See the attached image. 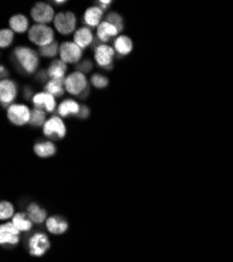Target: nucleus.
I'll list each match as a JSON object with an SVG mask.
<instances>
[{
    "label": "nucleus",
    "instance_id": "2",
    "mask_svg": "<svg viewBox=\"0 0 233 262\" xmlns=\"http://www.w3.org/2000/svg\"><path fill=\"white\" fill-rule=\"evenodd\" d=\"M30 40L43 48L53 42V31L44 24L33 25L29 31Z\"/></svg>",
    "mask_w": 233,
    "mask_h": 262
},
{
    "label": "nucleus",
    "instance_id": "10",
    "mask_svg": "<svg viewBox=\"0 0 233 262\" xmlns=\"http://www.w3.org/2000/svg\"><path fill=\"white\" fill-rule=\"evenodd\" d=\"M19 230L13 222H6L0 227V243L1 245H17L19 242Z\"/></svg>",
    "mask_w": 233,
    "mask_h": 262
},
{
    "label": "nucleus",
    "instance_id": "30",
    "mask_svg": "<svg viewBox=\"0 0 233 262\" xmlns=\"http://www.w3.org/2000/svg\"><path fill=\"white\" fill-rule=\"evenodd\" d=\"M107 21L109 23L113 24L118 32L122 31L123 29V23H122V18L117 13H110L107 16Z\"/></svg>",
    "mask_w": 233,
    "mask_h": 262
},
{
    "label": "nucleus",
    "instance_id": "12",
    "mask_svg": "<svg viewBox=\"0 0 233 262\" xmlns=\"http://www.w3.org/2000/svg\"><path fill=\"white\" fill-rule=\"evenodd\" d=\"M17 96V85L11 80L4 79L0 83V101L2 105L11 104Z\"/></svg>",
    "mask_w": 233,
    "mask_h": 262
},
{
    "label": "nucleus",
    "instance_id": "31",
    "mask_svg": "<svg viewBox=\"0 0 233 262\" xmlns=\"http://www.w3.org/2000/svg\"><path fill=\"white\" fill-rule=\"evenodd\" d=\"M91 83L93 84V86H95L97 88H105V87H107V85L109 84V81L106 77L95 74L91 77Z\"/></svg>",
    "mask_w": 233,
    "mask_h": 262
},
{
    "label": "nucleus",
    "instance_id": "3",
    "mask_svg": "<svg viewBox=\"0 0 233 262\" xmlns=\"http://www.w3.org/2000/svg\"><path fill=\"white\" fill-rule=\"evenodd\" d=\"M31 111L28 106L22 104H13L7 109V119L13 124L22 126L30 123Z\"/></svg>",
    "mask_w": 233,
    "mask_h": 262
},
{
    "label": "nucleus",
    "instance_id": "21",
    "mask_svg": "<svg viewBox=\"0 0 233 262\" xmlns=\"http://www.w3.org/2000/svg\"><path fill=\"white\" fill-rule=\"evenodd\" d=\"M79 106L78 104L74 101V100H70V99H68V100H65L63 101L59 108H58V112L59 114H61L62 116H68L70 114H78L79 112Z\"/></svg>",
    "mask_w": 233,
    "mask_h": 262
},
{
    "label": "nucleus",
    "instance_id": "15",
    "mask_svg": "<svg viewBox=\"0 0 233 262\" xmlns=\"http://www.w3.org/2000/svg\"><path fill=\"white\" fill-rule=\"evenodd\" d=\"M46 228L50 233L60 235L67 231L68 223L60 216H51L46 220Z\"/></svg>",
    "mask_w": 233,
    "mask_h": 262
},
{
    "label": "nucleus",
    "instance_id": "27",
    "mask_svg": "<svg viewBox=\"0 0 233 262\" xmlns=\"http://www.w3.org/2000/svg\"><path fill=\"white\" fill-rule=\"evenodd\" d=\"M58 51H59V44H58V42L53 41L52 43L46 45V47L41 48L40 49V53L43 57L51 58V57H55L57 55Z\"/></svg>",
    "mask_w": 233,
    "mask_h": 262
},
{
    "label": "nucleus",
    "instance_id": "18",
    "mask_svg": "<svg viewBox=\"0 0 233 262\" xmlns=\"http://www.w3.org/2000/svg\"><path fill=\"white\" fill-rule=\"evenodd\" d=\"M93 40V35L90 29L80 28L75 34V43L78 44L80 49L87 48Z\"/></svg>",
    "mask_w": 233,
    "mask_h": 262
},
{
    "label": "nucleus",
    "instance_id": "25",
    "mask_svg": "<svg viewBox=\"0 0 233 262\" xmlns=\"http://www.w3.org/2000/svg\"><path fill=\"white\" fill-rule=\"evenodd\" d=\"M64 85H65V80H50L49 82L45 86L46 93L52 95L61 97L64 94Z\"/></svg>",
    "mask_w": 233,
    "mask_h": 262
},
{
    "label": "nucleus",
    "instance_id": "34",
    "mask_svg": "<svg viewBox=\"0 0 233 262\" xmlns=\"http://www.w3.org/2000/svg\"><path fill=\"white\" fill-rule=\"evenodd\" d=\"M111 4V1H98V5L101 6L102 10H107Z\"/></svg>",
    "mask_w": 233,
    "mask_h": 262
},
{
    "label": "nucleus",
    "instance_id": "22",
    "mask_svg": "<svg viewBox=\"0 0 233 262\" xmlns=\"http://www.w3.org/2000/svg\"><path fill=\"white\" fill-rule=\"evenodd\" d=\"M28 216L32 221L41 223L46 219V211L40 208L37 204H31L28 208Z\"/></svg>",
    "mask_w": 233,
    "mask_h": 262
},
{
    "label": "nucleus",
    "instance_id": "32",
    "mask_svg": "<svg viewBox=\"0 0 233 262\" xmlns=\"http://www.w3.org/2000/svg\"><path fill=\"white\" fill-rule=\"evenodd\" d=\"M91 68H92V63H91V61H89V60H86V61L82 62L80 64L78 65V69L83 70V71H89Z\"/></svg>",
    "mask_w": 233,
    "mask_h": 262
},
{
    "label": "nucleus",
    "instance_id": "11",
    "mask_svg": "<svg viewBox=\"0 0 233 262\" xmlns=\"http://www.w3.org/2000/svg\"><path fill=\"white\" fill-rule=\"evenodd\" d=\"M114 57V50L110 48L109 45L101 44L96 47L95 49V61L97 64L101 67L105 68H111L112 66V60Z\"/></svg>",
    "mask_w": 233,
    "mask_h": 262
},
{
    "label": "nucleus",
    "instance_id": "33",
    "mask_svg": "<svg viewBox=\"0 0 233 262\" xmlns=\"http://www.w3.org/2000/svg\"><path fill=\"white\" fill-rule=\"evenodd\" d=\"M89 112L90 111H89V109L86 106H82L79 108V112H78V116L80 117V119H86V117H88V115H89Z\"/></svg>",
    "mask_w": 233,
    "mask_h": 262
},
{
    "label": "nucleus",
    "instance_id": "26",
    "mask_svg": "<svg viewBox=\"0 0 233 262\" xmlns=\"http://www.w3.org/2000/svg\"><path fill=\"white\" fill-rule=\"evenodd\" d=\"M44 121H45V112L42 109H38L36 108L31 113V121L30 124L34 127H40L41 125H43Z\"/></svg>",
    "mask_w": 233,
    "mask_h": 262
},
{
    "label": "nucleus",
    "instance_id": "20",
    "mask_svg": "<svg viewBox=\"0 0 233 262\" xmlns=\"http://www.w3.org/2000/svg\"><path fill=\"white\" fill-rule=\"evenodd\" d=\"M34 150L36 152V155L40 157H49L55 156L57 148L50 142H42L36 144Z\"/></svg>",
    "mask_w": 233,
    "mask_h": 262
},
{
    "label": "nucleus",
    "instance_id": "4",
    "mask_svg": "<svg viewBox=\"0 0 233 262\" xmlns=\"http://www.w3.org/2000/svg\"><path fill=\"white\" fill-rule=\"evenodd\" d=\"M77 18L73 12H61L55 17V26L59 33L69 35L76 30Z\"/></svg>",
    "mask_w": 233,
    "mask_h": 262
},
{
    "label": "nucleus",
    "instance_id": "29",
    "mask_svg": "<svg viewBox=\"0 0 233 262\" xmlns=\"http://www.w3.org/2000/svg\"><path fill=\"white\" fill-rule=\"evenodd\" d=\"M13 39H14L13 31L3 29L1 30V32H0V45H1L2 49L10 47L11 43L13 42Z\"/></svg>",
    "mask_w": 233,
    "mask_h": 262
},
{
    "label": "nucleus",
    "instance_id": "1",
    "mask_svg": "<svg viewBox=\"0 0 233 262\" xmlns=\"http://www.w3.org/2000/svg\"><path fill=\"white\" fill-rule=\"evenodd\" d=\"M14 53H15L17 61L19 62V64L26 71V73L32 74L38 68L39 56L34 50L30 48L19 47V48L15 49Z\"/></svg>",
    "mask_w": 233,
    "mask_h": 262
},
{
    "label": "nucleus",
    "instance_id": "14",
    "mask_svg": "<svg viewBox=\"0 0 233 262\" xmlns=\"http://www.w3.org/2000/svg\"><path fill=\"white\" fill-rule=\"evenodd\" d=\"M103 17V10L98 6H91L86 10L84 15V22L90 26V28H95L101 24V20Z\"/></svg>",
    "mask_w": 233,
    "mask_h": 262
},
{
    "label": "nucleus",
    "instance_id": "16",
    "mask_svg": "<svg viewBox=\"0 0 233 262\" xmlns=\"http://www.w3.org/2000/svg\"><path fill=\"white\" fill-rule=\"evenodd\" d=\"M67 71L66 63L62 60L53 61L47 69V76L52 80H64L65 74Z\"/></svg>",
    "mask_w": 233,
    "mask_h": 262
},
{
    "label": "nucleus",
    "instance_id": "24",
    "mask_svg": "<svg viewBox=\"0 0 233 262\" xmlns=\"http://www.w3.org/2000/svg\"><path fill=\"white\" fill-rule=\"evenodd\" d=\"M13 223L15 227L23 232H28L32 229L33 223L30 218L26 217V215L24 213H18L13 217Z\"/></svg>",
    "mask_w": 233,
    "mask_h": 262
},
{
    "label": "nucleus",
    "instance_id": "9",
    "mask_svg": "<svg viewBox=\"0 0 233 262\" xmlns=\"http://www.w3.org/2000/svg\"><path fill=\"white\" fill-rule=\"evenodd\" d=\"M31 15L36 22H38L39 24H44L52 20L55 12H53V8L49 4L38 2L32 8Z\"/></svg>",
    "mask_w": 233,
    "mask_h": 262
},
{
    "label": "nucleus",
    "instance_id": "23",
    "mask_svg": "<svg viewBox=\"0 0 233 262\" xmlns=\"http://www.w3.org/2000/svg\"><path fill=\"white\" fill-rule=\"evenodd\" d=\"M11 29L16 33H24L29 28V20L24 15H15L10 19Z\"/></svg>",
    "mask_w": 233,
    "mask_h": 262
},
{
    "label": "nucleus",
    "instance_id": "35",
    "mask_svg": "<svg viewBox=\"0 0 233 262\" xmlns=\"http://www.w3.org/2000/svg\"><path fill=\"white\" fill-rule=\"evenodd\" d=\"M7 71H5V68L3 67V66H1V78H2V80H4V78L5 77H7Z\"/></svg>",
    "mask_w": 233,
    "mask_h": 262
},
{
    "label": "nucleus",
    "instance_id": "19",
    "mask_svg": "<svg viewBox=\"0 0 233 262\" xmlns=\"http://www.w3.org/2000/svg\"><path fill=\"white\" fill-rule=\"evenodd\" d=\"M115 51L120 55H129L133 51V42L128 36H119V37L114 42Z\"/></svg>",
    "mask_w": 233,
    "mask_h": 262
},
{
    "label": "nucleus",
    "instance_id": "8",
    "mask_svg": "<svg viewBox=\"0 0 233 262\" xmlns=\"http://www.w3.org/2000/svg\"><path fill=\"white\" fill-rule=\"evenodd\" d=\"M60 56L65 63H76L82 58V49L74 42H64L61 45Z\"/></svg>",
    "mask_w": 233,
    "mask_h": 262
},
{
    "label": "nucleus",
    "instance_id": "17",
    "mask_svg": "<svg viewBox=\"0 0 233 262\" xmlns=\"http://www.w3.org/2000/svg\"><path fill=\"white\" fill-rule=\"evenodd\" d=\"M117 29H116L113 24L109 23L108 21H104L98 25L97 37L104 42H108L112 37L117 35Z\"/></svg>",
    "mask_w": 233,
    "mask_h": 262
},
{
    "label": "nucleus",
    "instance_id": "28",
    "mask_svg": "<svg viewBox=\"0 0 233 262\" xmlns=\"http://www.w3.org/2000/svg\"><path fill=\"white\" fill-rule=\"evenodd\" d=\"M14 214V207L8 202H1L0 204V219H7Z\"/></svg>",
    "mask_w": 233,
    "mask_h": 262
},
{
    "label": "nucleus",
    "instance_id": "7",
    "mask_svg": "<svg viewBox=\"0 0 233 262\" xmlns=\"http://www.w3.org/2000/svg\"><path fill=\"white\" fill-rule=\"evenodd\" d=\"M49 240L45 234L36 233L29 240V250L34 256H42L49 249Z\"/></svg>",
    "mask_w": 233,
    "mask_h": 262
},
{
    "label": "nucleus",
    "instance_id": "5",
    "mask_svg": "<svg viewBox=\"0 0 233 262\" xmlns=\"http://www.w3.org/2000/svg\"><path fill=\"white\" fill-rule=\"evenodd\" d=\"M65 88L71 95H82L87 89V79L80 71H76L65 79Z\"/></svg>",
    "mask_w": 233,
    "mask_h": 262
},
{
    "label": "nucleus",
    "instance_id": "6",
    "mask_svg": "<svg viewBox=\"0 0 233 262\" xmlns=\"http://www.w3.org/2000/svg\"><path fill=\"white\" fill-rule=\"evenodd\" d=\"M44 134L52 139H63L66 135L65 124L59 116H52L44 124Z\"/></svg>",
    "mask_w": 233,
    "mask_h": 262
},
{
    "label": "nucleus",
    "instance_id": "13",
    "mask_svg": "<svg viewBox=\"0 0 233 262\" xmlns=\"http://www.w3.org/2000/svg\"><path fill=\"white\" fill-rule=\"evenodd\" d=\"M33 102L38 109H45L48 112H52L56 108V101L52 95L48 93H40L35 95Z\"/></svg>",
    "mask_w": 233,
    "mask_h": 262
}]
</instances>
